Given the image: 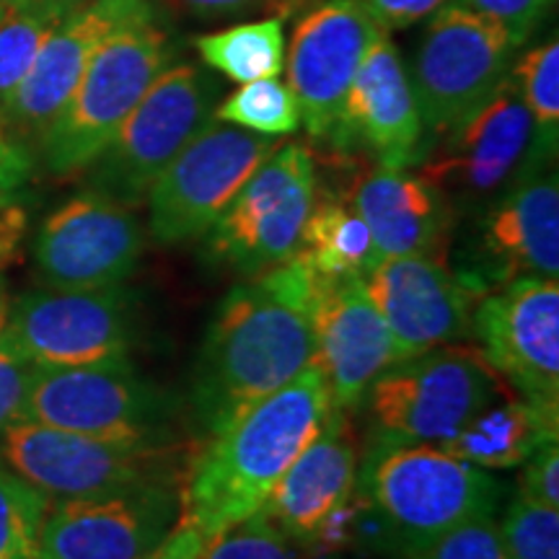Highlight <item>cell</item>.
Here are the masks:
<instances>
[{
  "mask_svg": "<svg viewBox=\"0 0 559 559\" xmlns=\"http://www.w3.org/2000/svg\"><path fill=\"white\" fill-rule=\"evenodd\" d=\"M319 272L300 251L226 293L198 353L187 407L200 436H215L251 404L313 362Z\"/></svg>",
  "mask_w": 559,
  "mask_h": 559,
  "instance_id": "1",
  "label": "cell"
},
{
  "mask_svg": "<svg viewBox=\"0 0 559 559\" xmlns=\"http://www.w3.org/2000/svg\"><path fill=\"white\" fill-rule=\"evenodd\" d=\"M330 412V389L317 362L251 404L194 449L179 487L177 526L198 528L210 539L260 513L293 461L324 428Z\"/></svg>",
  "mask_w": 559,
  "mask_h": 559,
  "instance_id": "2",
  "label": "cell"
},
{
  "mask_svg": "<svg viewBox=\"0 0 559 559\" xmlns=\"http://www.w3.org/2000/svg\"><path fill=\"white\" fill-rule=\"evenodd\" d=\"M358 487L404 555L459 523L492 515L502 495L485 469L430 443H368Z\"/></svg>",
  "mask_w": 559,
  "mask_h": 559,
  "instance_id": "3",
  "label": "cell"
},
{
  "mask_svg": "<svg viewBox=\"0 0 559 559\" xmlns=\"http://www.w3.org/2000/svg\"><path fill=\"white\" fill-rule=\"evenodd\" d=\"M177 58V39L160 19L117 32L83 70L79 86L39 135V153L52 177L88 169L151 83Z\"/></svg>",
  "mask_w": 559,
  "mask_h": 559,
  "instance_id": "4",
  "label": "cell"
},
{
  "mask_svg": "<svg viewBox=\"0 0 559 559\" xmlns=\"http://www.w3.org/2000/svg\"><path fill=\"white\" fill-rule=\"evenodd\" d=\"M179 402L135 373L130 360L107 366L37 368L13 423H37L117 445L181 443Z\"/></svg>",
  "mask_w": 559,
  "mask_h": 559,
  "instance_id": "5",
  "label": "cell"
},
{
  "mask_svg": "<svg viewBox=\"0 0 559 559\" xmlns=\"http://www.w3.org/2000/svg\"><path fill=\"white\" fill-rule=\"evenodd\" d=\"M221 83L207 68L171 62L88 166V187L124 207L143 205L153 181L215 120Z\"/></svg>",
  "mask_w": 559,
  "mask_h": 559,
  "instance_id": "6",
  "label": "cell"
},
{
  "mask_svg": "<svg viewBox=\"0 0 559 559\" xmlns=\"http://www.w3.org/2000/svg\"><path fill=\"white\" fill-rule=\"evenodd\" d=\"M192 453L185 443L117 445L37 423H11L0 430V459L52 500L145 485L181 487Z\"/></svg>",
  "mask_w": 559,
  "mask_h": 559,
  "instance_id": "7",
  "label": "cell"
},
{
  "mask_svg": "<svg viewBox=\"0 0 559 559\" xmlns=\"http://www.w3.org/2000/svg\"><path fill=\"white\" fill-rule=\"evenodd\" d=\"M477 349L436 347L383 370L366 394L370 443H443L472 415L506 394Z\"/></svg>",
  "mask_w": 559,
  "mask_h": 559,
  "instance_id": "8",
  "label": "cell"
},
{
  "mask_svg": "<svg viewBox=\"0 0 559 559\" xmlns=\"http://www.w3.org/2000/svg\"><path fill=\"white\" fill-rule=\"evenodd\" d=\"M521 45L500 21L464 5L432 13L409 75L423 130L436 138L485 104L508 79Z\"/></svg>",
  "mask_w": 559,
  "mask_h": 559,
  "instance_id": "9",
  "label": "cell"
},
{
  "mask_svg": "<svg viewBox=\"0 0 559 559\" xmlns=\"http://www.w3.org/2000/svg\"><path fill=\"white\" fill-rule=\"evenodd\" d=\"M531 143L534 124L508 73L485 104L432 138L415 166L453 213H479L521 174L534 169Z\"/></svg>",
  "mask_w": 559,
  "mask_h": 559,
  "instance_id": "10",
  "label": "cell"
},
{
  "mask_svg": "<svg viewBox=\"0 0 559 559\" xmlns=\"http://www.w3.org/2000/svg\"><path fill=\"white\" fill-rule=\"evenodd\" d=\"M317 198V164L300 143L277 145L207 230L205 257L254 277L288 262Z\"/></svg>",
  "mask_w": 559,
  "mask_h": 559,
  "instance_id": "11",
  "label": "cell"
},
{
  "mask_svg": "<svg viewBox=\"0 0 559 559\" xmlns=\"http://www.w3.org/2000/svg\"><path fill=\"white\" fill-rule=\"evenodd\" d=\"M0 345L34 368L107 366L130 360L135 311L130 293L104 290L24 293L5 311Z\"/></svg>",
  "mask_w": 559,
  "mask_h": 559,
  "instance_id": "12",
  "label": "cell"
},
{
  "mask_svg": "<svg viewBox=\"0 0 559 559\" xmlns=\"http://www.w3.org/2000/svg\"><path fill=\"white\" fill-rule=\"evenodd\" d=\"M275 148L277 143L267 135L210 122L148 190L153 239L181 243L205 236Z\"/></svg>",
  "mask_w": 559,
  "mask_h": 559,
  "instance_id": "13",
  "label": "cell"
},
{
  "mask_svg": "<svg viewBox=\"0 0 559 559\" xmlns=\"http://www.w3.org/2000/svg\"><path fill=\"white\" fill-rule=\"evenodd\" d=\"M474 290L489 293L519 277L559 275V185L555 166L521 174L477 213L469 264L456 270Z\"/></svg>",
  "mask_w": 559,
  "mask_h": 559,
  "instance_id": "14",
  "label": "cell"
},
{
  "mask_svg": "<svg viewBox=\"0 0 559 559\" xmlns=\"http://www.w3.org/2000/svg\"><path fill=\"white\" fill-rule=\"evenodd\" d=\"M472 334L481 358L523 400L559 409V285L519 277L479 298Z\"/></svg>",
  "mask_w": 559,
  "mask_h": 559,
  "instance_id": "15",
  "label": "cell"
},
{
  "mask_svg": "<svg viewBox=\"0 0 559 559\" xmlns=\"http://www.w3.org/2000/svg\"><path fill=\"white\" fill-rule=\"evenodd\" d=\"M132 207L83 190L47 215L34 239V262L50 290H104L135 272L145 234Z\"/></svg>",
  "mask_w": 559,
  "mask_h": 559,
  "instance_id": "16",
  "label": "cell"
},
{
  "mask_svg": "<svg viewBox=\"0 0 559 559\" xmlns=\"http://www.w3.org/2000/svg\"><path fill=\"white\" fill-rule=\"evenodd\" d=\"M383 34L362 0H326L296 21L285 68L311 138L332 135L349 83Z\"/></svg>",
  "mask_w": 559,
  "mask_h": 559,
  "instance_id": "17",
  "label": "cell"
},
{
  "mask_svg": "<svg viewBox=\"0 0 559 559\" xmlns=\"http://www.w3.org/2000/svg\"><path fill=\"white\" fill-rule=\"evenodd\" d=\"M362 285L386 321L400 360L472 337L481 293L443 260L383 257L362 275Z\"/></svg>",
  "mask_w": 559,
  "mask_h": 559,
  "instance_id": "18",
  "label": "cell"
},
{
  "mask_svg": "<svg viewBox=\"0 0 559 559\" xmlns=\"http://www.w3.org/2000/svg\"><path fill=\"white\" fill-rule=\"evenodd\" d=\"M179 519V487L145 485L52 500L37 559H145Z\"/></svg>",
  "mask_w": 559,
  "mask_h": 559,
  "instance_id": "19",
  "label": "cell"
},
{
  "mask_svg": "<svg viewBox=\"0 0 559 559\" xmlns=\"http://www.w3.org/2000/svg\"><path fill=\"white\" fill-rule=\"evenodd\" d=\"M160 16L156 0H86L62 21L41 47L29 73L0 104L3 120L16 138H37L62 109L83 70L117 32Z\"/></svg>",
  "mask_w": 559,
  "mask_h": 559,
  "instance_id": "20",
  "label": "cell"
},
{
  "mask_svg": "<svg viewBox=\"0 0 559 559\" xmlns=\"http://www.w3.org/2000/svg\"><path fill=\"white\" fill-rule=\"evenodd\" d=\"M326 143L340 158L358 153L394 169H409L423 156L425 130L409 70L389 34L362 58Z\"/></svg>",
  "mask_w": 559,
  "mask_h": 559,
  "instance_id": "21",
  "label": "cell"
},
{
  "mask_svg": "<svg viewBox=\"0 0 559 559\" xmlns=\"http://www.w3.org/2000/svg\"><path fill=\"white\" fill-rule=\"evenodd\" d=\"M313 362L324 376L334 409L353 412L383 370L396 366L386 321L366 293L362 277H317Z\"/></svg>",
  "mask_w": 559,
  "mask_h": 559,
  "instance_id": "22",
  "label": "cell"
},
{
  "mask_svg": "<svg viewBox=\"0 0 559 559\" xmlns=\"http://www.w3.org/2000/svg\"><path fill=\"white\" fill-rule=\"evenodd\" d=\"M360 459L362 440L353 417L332 407L326 425L277 481L262 513L293 542L309 544L321 523L353 498Z\"/></svg>",
  "mask_w": 559,
  "mask_h": 559,
  "instance_id": "23",
  "label": "cell"
},
{
  "mask_svg": "<svg viewBox=\"0 0 559 559\" xmlns=\"http://www.w3.org/2000/svg\"><path fill=\"white\" fill-rule=\"evenodd\" d=\"M347 198L381 260L417 254L445 262L456 213L417 171L376 164L355 177Z\"/></svg>",
  "mask_w": 559,
  "mask_h": 559,
  "instance_id": "24",
  "label": "cell"
},
{
  "mask_svg": "<svg viewBox=\"0 0 559 559\" xmlns=\"http://www.w3.org/2000/svg\"><path fill=\"white\" fill-rule=\"evenodd\" d=\"M559 409L542 407L528 400H498L495 396L487 407L466 419L449 440L438 443V449L449 451L477 469L500 472L515 469L539 445L557 440Z\"/></svg>",
  "mask_w": 559,
  "mask_h": 559,
  "instance_id": "25",
  "label": "cell"
},
{
  "mask_svg": "<svg viewBox=\"0 0 559 559\" xmlns=\"http://www.w3.org/2000/svg\"><path fill=\"white\" fill-rule=\"evenodd\" d=\"M298 251L324 277H362L381 260L366 221L337 194L313 198Z\"/></svg>",
  "mask_w": 559,
  "mask_h": 559,
  "instance_id": "26",
  "label": "cell"
},
{
  "mask_svg": "<svg viewBox=\"0 0 559 559\" xmlns=\"http://www.w3.org/2000/svg\"><path fill=\"white\" fill-rule=\"evenodd\" d=\"M285 16H270L230 29L202 34L194 39V50L202 62L228 81L249 83L277 79L285 70Z\"/></svg>",
  "mask_w": 559,
  "mask_h": 559,
  "instance_id": "27",
  "label": "cell"
},
{
  "mask_svg": "<svg viewBox=\"0 0 559 559\" xmlns=\"http://www.w3.org/2000/svg\"><path fill=\"white\" fill-rule=\"evenodd\" d=\"M86 0H13L0 16V104L29 73L41 47Z\"/></svg>",
  "mask_w": 559,
  "mask_h": 559,
  "instance_id": "28",
  "label": "cell"
},
{
  "mask_svg": "<svg viewBox=\"0 0 559 559\" xmlns=\"http://www.w3.org/2000/svg\"><path fill=\"white\" fill-rule=\"evenodd\" d=\"M510 79L534 124L531 166H555L559 143V41L551 39L521 55L510 68Z\"/></svg>",
  "mask_w": 559,
  "mask_h": 559,
  "instance_id": "29",
  "label": "cell"
},
{
  "mask_svg": "<svg viewBox=\"0 0 559 559\" xmlns=\"http://www.w3.org/2000/svg\"><path fill=\"white\" fill-rule=\"evenodd\" d=\"M52 498L0 459V559H37Z\"/></svg>",
  "mask_w": 559,
  "mask_h": 559,
  "instance_id": "30",
  "label": "cell"
},
{
  "mask_svg": "<svg viewBox=\"0 0 559 559\" xmlns=\"http://www.w3.org/2000/svg\"><path fill=\"white\" fill-rule=\"evenodd\" d=\"M215 120L257 135H290L300 128V109L293 91L277 79L249 81L215 109Z\"/></svg>",
  "mask_w": 559,
  "mask_h": 559,
  "instance_id": "31",
  "label": "cell"
},
{
  "mask_svg": "<svg viewBox=\"0 0 559 559\" xmlns=\"http://www.w3.org/2000/svg\"><path fill=\"white\" fill-rule=\"evenodd\" d=\"M508 559H559V510L515 498L500 523Z\"/></svg>",
  "mask_w": 559,
  "mask_h": 559,
  "instance_id": "32",
  "label": "cell"
},
{
  "mask_svg": "<svg viewBox=\"0 0 559 559\" xmlns=\"http://www.w3.org/2000/svg\"><path fill=\"white\" fill-rule=\"evenodd\" d=\"M290 542L260 510L210 536L202 559H300Z\"/></svg>",
  "mask_w": 559,
  "mask_h": 559,
  "instance_id": "33",
  "label": "cell"
},
{
  "mask_svg": "<svg viewBox=\"0 0 559 559\" xmlns=\"http://www.w3.org/2000/svg\"><path fill=\"white\" fill-rule=\"evenodd\" d=\"M407 559H508L500 523L477 515L407 551Z\"/></svg>",
  "mask_w": 559,
  "mask_h": 559,
  "instance_id": "34",
  "label": "cell"
},
{
  "mask_svg": "<svg viewBox=\"0 0 559 559\" xmlns=\"http://www.w3.org/2000/svg\"><path fill=\"white\" fill-rule=\"evenodd\" d=\"M519 495L539 506L559 510V443L549 440L523 461Z\"/></svg>",
  "mask_w": 559,
  "mask_h": 559,
  "instance_id": "35",
  "label": "cell"
},
{
  "mask_svg": "<svg viewBox=\"0 0 559 559\" xmlns=\"http://www.w3.org/2000/svg\"><path fill=\"white\" fill-rule=\"evenodd\" d=\"M451 3L500 21L521 41H526L551 11L555 0H451Z\"/></svg>",
  "mask_w": 559,
  "mask_h": 559,
  "instance_id": "36",
  "label": "cell"
},
{
  "mask_svg": "<svg viewBox=\"0 0 559 559\" xmlns=\"http://www.w3.org/2000/svg\"><path fill=\"white\" fill-rule=\"evenodd\" d=\"M32 169L34 160L29 148L21 143V138L13 135V130L3 120V111H0V210L21 200V190L29 181Z\"/></svg>",
  "mask_w": 559,
  "mask_h": 559,
  "instance_id": "37",
  "label": "cell"
},
{
  "mask_svg": "<svg viewBox=\"0 0 559 559\" xmlns=\"http://www.w3.org/2000/svg\"><path fill=\"white\" fill-rule=\"evenodd\" d=\"M34 370L37 368L32 362L21 360L9 347L0 345V430L16 419Z\"/></svg>",
  "mask_w": 559,
  "mask_h": 559,
  "instance_id": "38",
  "label": "cell"
},
{
  "mask_svg": "<svg viewBox=\"0 0 559 559\" xmlns=\"http://www.w3.org/2000/svg\"><path fill=\"white\" fill-rule=\"evenodd\" d=\"M383 32H400L419 24L445 5V0H362Z\"/></svg>",
  "mask_w": 559,
  "mask_h": 559,
  "instance_id": "39",
  "label": "cell"
},
{
  "mask_svg": "<svg viewBox=\"0 0 559 559\" xmlns=\"http://www.w3.org/2000/svg\"><path fill=\"white\" fill-rule=\"evenodd\" d=\"M179 9L200 19H223V16H247L257 11H280L285 16L293 5L304 0H171Z\"/></svg>",
  "mask_w": 559,
  "mask_h": 559,
  "instance_id": "40",
  "label": "cell"
},
{
  "mask_svg": "<svg viewBox=\"0 0 559 559\" xmlns=\"http://www.w3.org/2000/svg\"><path fill=\"white\" fill-rule=\"evenodd\" d=\"M26 226H29V213L21 200L0 210V267H9L19 260Z\"/></svg>",
  "mask_w": 559,
  "mask_h": 559,
  "instance_id": "41",
  "label": "cell"
},
{
  "mask_svg": "<svg viewBox=\"0 0 559 559\" xmlns=\"http://www.w3.org/2000/svg\"><path fill=\"white\" fill-rule=\"evenodd\" d=\"M207 542V536L200 534L198 528L174 526L169 534H166V539L145 559H202Z\"/></svg>",
  "mask_w": 559,
  "mask_h": 559,
  "instance_id": "42",
  "label": "cell"
},
{
  "mask_svg": "<svg viewBox=\"0 0 559 559\" xmlns=\"http://www.w3.org/2000/svg\"><path fill=\"white\" fill-rule=\"evenodd\" d=\"M5 311H9V304H5L3 288H0V326H3V321H5Z\"/></svg>",
  "mask_w": 559,
  "mask_h": 559,
  "instance_id": "43",
  "label": "cell"
},
{
  "mask_svg": "<svg viewBox=\"0 0 559 559\" xmlns=\"http://www.w3.org/2000/svg\"><path fill=\"white\" fill-rule=\"evenodd\" d=\"M5 9H9V5H5V0H0V16H3Z\"/></svg>",
  "mask_w": 559,
  "mask_h": 559,
  "instance_id": "44",
  "label": "cell"
},
{
  "mask_svg": "<svg viewBox=\"0 0 559 559\" xmlns=\"http://www.w3.org/2000/svg\"><path fill=\"white\" fill-rule=\"evenodd\" d=\"M9 3H13V0H5V5H9Z\"/></svg>",
  "mask_w": 559,
  "mask_h": 559,
  "instance_id": "45",
  "label": "cell"
}]
</instances>
